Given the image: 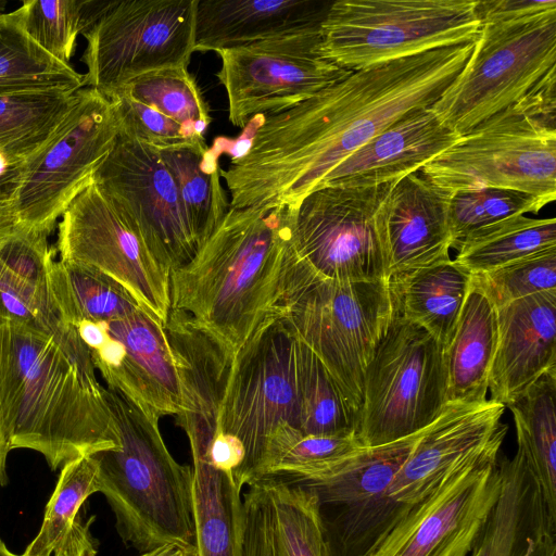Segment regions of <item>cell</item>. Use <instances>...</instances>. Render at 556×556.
<instances>
[{"instance_id":"4dcf8cb0","label":"cell","mask_w":556,"mask_h":556,"mask_svg":"<svg viewBox=\"0 0 556 556\" xmlns=\"http://www.w3.org/2000/svg\"><path fill=\"white\" fill-rule=\"evenodd\" d=\"M556 372L544 374L507 407L518 448L552 515L556 516Z\"/></svg>"},{"instance_id":"7c38bea8","label":"cell","mask_w":556,"mask_h":556,"mask_svg":"<svg viewBox=\"0 0 556 556\" xmlns=\"http://www.w3.org/2000/svg\"><path fill=\"white\" fill-rule=\"evenodd\" d=\"M397 180L377 186H328L289 207L296 254L320 276L341 282L386 277L383 216Z\"/></svg>"},{"instance_id":"bcb514c9","label":"cell","mask_w":556,"mask_h":556,"mask_svg":"<svg viewBox=\"0 0 556 556\" xmlns=\"http://www.w3.org/2000/svg\"><path fill=\"white\" fill-rule=\"evenodd\" d=\"M16 165L0 177V232L10 230L15 226L11 205V192L14 184Z\"/></svg>"},{"instance_id":"d590c367","label":"cell","mask_w":556,"mask_h":556,"mask_svg":"<svg viewBox=\"0 0 556 556\" xmlns=\"http://www.w3.org/2000/svg\"><path fill=\"white\" fill-rule=\"evenodd\" d=\"M262 481L270 498L276 556H327L315 493L276 478Z\"/></svg>"},{"instance_id":"44dd1931","label":"cell","mask_w":556,"mask_h":556,"mask_svg":"<svg viewBox=\"0 0 556 556\" xmlns=\"http://www.w3.org/2000/svg\"><path fill=\"white\" fill-rule=\"evenodd\" d=\"M451 197L419 172L394 184L383 216L388 280L451 258Z\"/></svg>"},{"instance_id":"cb8c5ba5","label":"cell","mask_w":556,"mask_h":556,"mask_svg":"<svg viewBox=\"0 0 556 556\" xmlns=\"http://www.w3.org/2000/svg\"><path fill=\"white\" fill-rule=\"evenodd\" d=\"M501 486L469 556H522L556 546L548 510L519 450L498 460Z\"/></svg>"},{"instance_id":"603a6c76","label":"cell","mask_w":556,"mask_h":556,"mask_svg":"<svg viewBox=\"0 0 556 556\" xmlns=\"http://www.w3.org/2000/svg\"><path fill=\"white\" fill-rule=\"evenodd\" d=\"M100 325L125 349L116 367L100 370L106 387L128 394L159 417L175 416L179 410V381L164 326L142 308Z\"/></svg>"},{"instance_id":"4316f807","label":"cell","mask_w":556,"mask_h":556,"mask_svg":"<svg viewBox=\"0 0 556 556\" xmlns=\"http://www.w3.org/2000/svg\"><path fill=\"white\" fill-rule=\"evenodd\" d=\"M98 463L83 456L66 463L47 503L41 527L20 556H97L90 531L96 518L81 514L86 501L99 492Z\"/></svg>"},{"instance_id":"f35d334b","label":"cell","mask_w":556,"mask_h":556,"mask_svg":"<svg viewBox=\"0 0 556 556\" xmlns=\"http://www.w3.org/2000/svg\"><path fill=\"white\" fill-rule=\"evenodd\" d=\"M113 1L27 0L18 8L31 39L50 55L70 64L78 35H84Z\"/></svg>"},{"instance_id":"f6af8a7d","label":"cell","mask_w":556,"mask_h":556,"mask_svg":"<svg viewBox=\"0 0 556 556\" xmlns=\"http://www.w3.org/2000/svg\"><path fill=\"white\" fill-rule=\"evenodd\" d=\"M517 102L532 119L556 130V67L544 75Z\"/></svg>"},{"instance_id":"ee69618b","label":"cell","mask_w":556,"mask_h":556,"mask_svg":"<svg viewBox=\"0 0 556 556\" xmlns=\"http://www.w3.org/2000/svg\"><path fill=\"white\" fill-rule=\"evenodd\" d=\"M552 11H556L555 0H486L477 1L476 7L480 26L525 20Z\"/></svg>"},{"instance_id":"b9f144b4","label":"cell","mask_w":556,"mask_h":556,"mask_svg":"<svg viewBox=\"0 0 556 556\" xmlns=\"http://www.w3.org/2000/svg\"><path fill=\"white\" fill-rule=\"evenodd\" d=\"M108 99L114 109L119 135L157 150L202 140L193 139L176 122L119 90L112 92Z\"/></svg>"},{"instance_id":"52a82bcc","label":"cell","mask_w":556,"mask_h":556,"mask_svg":"<svg viewBox=\"0 0 556 556\" xmlns=\"http://www.w3.org/2000/svg\"><path fill=\"white\" fill-rule=\"evenodd\" d=\"M556 67V11L481 25L465 66L432 111L463 136L521 99Z\"/></svg>"},{"instance_id":"8992f818","label":"cell","mask_w":556,"mask_h":556,"mask_svg":"<svg viewBox=\"0 0 556 556\" xmlns=\"http://www.w3.org/2000/svg\"><path fill=\"white\" fill-rule=\"evenodd\" d=\"M478 0H338L321 24L319 51L357 71L422 52L473 42Z\"/></svg>"},{"instance_id":"484cf974","label":"cell","mask_w":556,"mask_h":556,"mask_svg":"<svg viewBox=\"0 0 556 556\" xmlns=\"http://www.w3.org/2000/svg\"><path fill=\"white\" fill-rule=\"evenodd\" d=\"M497 332V309L471 276L454 336L444 351L446 404H479L488 400Z\"/></svg>"},{"instance_id":"6da1fadb","label":"cell","mask_w":556,"mask_h":556,"mask_svg":"<svg viewBox=\"0 0 556 556\" xmlns=\"http://www.w3.org/2000/svg\"><path fill=\"white\" fill-rule=\"evenodd\" d=\"M473 42L353 71L257 124L245 153L219 169L230 207L298 204L341 161L415 109L431 106L465 66Z\"/></svg>"},{"instance_id":"7bdbcfd3","label":"cell","mask_w":556,"mask_h":556,"mask_svg":"<svg viewBox=\"0 0 556 556\" xmlns=\"http://www.w3.org/2000/svg\"><path fill=\"white\" fill-rule=\"evenodd\" d=\"M248 486V491L242 494V556H276L270 498L266 485L260 480Z\"/></svg>"},{"instance_id":"e575fe53","label":"cell","mask_w":556,"mask_h":556,"mask_svg":"<svg viewBox=\"0 0 556 556\" xmlns=\"http://www.w3.org/2000/svg\"><path fill=\"white\" fill-rule=\"evenodd\" d=\"M362 446L356 434L309 435L283 426L266 444L256 481L265 478L289 483L311 480Z\"/></svg>"},{"instance_id":"d6986e66","label":"cell","mask_w":556,"mask_h":556,"mask_svg":"<svg viewBox=\"0 0 556 556\" xmlns=\"http://www.w3.org/2000/svg\"><path fill=\"white\" fill-rule=\"evenodd\" d=\"M505 406L488 399L479 404H446L424 429L390 486L391 500L406 514L434 495L452 477L493 451L507 432Z\"/></svg>"},{"instance_id":"3957f363","label":"cell","mask_w":556,"mask_h":556,"mask_svg":"<svg viewBox=\"0 0 556 556\" xmlns=\"http://www.w3.org/2000/svg\"><path fill=\"white\" fill-rule=\"evenodd\" d=\"M290 247L289 207H230L194 256L169 271L170 308L235 356L278 314Z\"/></svg>"},{"instance_id":"ffe728a7","label":"cell","mask_w":556,"mask_h":556,"mask_svg":"<svg viewBox=\"0 0 556 556\" xmlns=\"http://www.w3.org/2000/svg\"><path fill=\"white\" fill-rule=\"evenodd\" d=\"M496 309L497 345L488 392L507 407L544 374L556 372V290Z\"/></svg>"},{"instance_id":"9a60e30c","label":"cell","mask_w":556,"mask_h":556,"mask_svg":"<svg viewBox=\"0 0 556 556\" xmlns=\"http://www.w3.org/2000/svg\"><path fill=\"white\" fill-rule=\"evenodd\" d=\"M320 24L216 52L233 126L287 111L353 72L321 55Z\"/></svg>"},{"instance_id":"5bb4252c","label":"cell","mask_w":556,"mask_h":556,"mask_svg":"<svg viewBox=\"0 0 556 556\" xmlns=\"http://www.w3.org/2000/svg\"><path fill=\"white\" fill-rule=\"evenodd\" d=\"M422 431L362 446L320 476L294 483L317 496L327 556H367L410 515L389 491Z\"/></svg>"},{"instance_id":"60d3db41","label":"cell","mask_w":556,"mask_h":556,"mask_svg":"<svg viewBox=\"0 0 556 556\" xmlns=\"http://www.w3.org/2000/svg\"><path fill=\"white\" fill-rule=\"evenodd\" d=\"M471 276L496 308L532 294L556 290V247Z\"/></svg>"},{"instance_id":"f5cc1de1","label":"cell","mask_w":556,"mask_h":556,"mask_svg":"<svg viewBox=\"0 0 556 556\" xmlns=\"http://www.w3.org/2000/svg\"><path fill=\"white\" fill-rule=\"evenodd\" d=\"M191 556H197V552L194 554H192Z\"/></svg>"},{"instance_id":"2e32d148","label":"cell","mask_w":556,"mask_h":556,"mask_svg":"<svg viewBox=\"0 0 556 556\" xmlns=\"http://www.w3.org/2000/svg\"><path fill=\"white\" fill-rule=\"evenodd\" d=\"M53 248L61 261L93 267L119 282L165 326L170 311L169 271L93 180L62 214Z\"/></svg>"},{"instance_id":"836d02e7","label":"cell","mask_w":556,"mask_h":556,"mask_svg":"<svg viewBox=\"0 0 556 556\" xmlns=\"http://www.w3.org/2000/svg\"><path fill=\"white\" fill-rule=\"evenodd\" d=\"M74 97L62 90L0 94V153L12 165L30 156L59 126Z\"/></svg>"},{"instance_id":"7dc6e473","label":"cell","mask_w":556,"mask_h":556,"mask_svg":"<svg viewBox=\"0 0 556 556\" xmlns=\"http://www.w3.org/2000/svg\"><path fill=\"white\" fill-rule=\"evenodd\" d=\"M76 329L80 339L89 350L99 349L108 340V333L100 324L83 321L77 325Z\"/></svg>"},{"instance_id":"4fadbf2b","label":"cell","mask_w":556,"mask_h":556,"mask_svg":"<svg viewBox=\"0 0 556 556\" xmlns=\"http://www.w3.org/2000/svg\"><path fill=\"white\" fill-rule=\"evenodd\" d=\"M198 0H115L83 35L84 85L109 97L156 70L188 66Z\"/></svg>"},{"instance_id":"277c9868","label":"cell","mask_w":556,"mask_h":556,"mask_svg":"<svg viewBox=\"0 0 556 556\" xmlns=\"http://www.w3.org/2000/svg\"><path fill=\"white\" fill-rule=\"evenodd\" d=\"M105 396L118 444L92 456L122 541L140 554L169 544L195 547L192 468L167 450L156 414L115 388L105 387Z\"/></svg>"},{"instance_id":"ab89813d","label":"cell","mask_w":556,"mask_h":556,"mask_svg":"<svg viewBox=\"0 0 556 556\" xmlns=\"http://www.w3.org/2000/svg\"><path fill=\"white\" fill-rule=\"evenodd\" d=\"M542 198L509 189L485 188L453 193L448 206L452 248L470 233L504 218L538 213Z\"/></svg>"},{"instance_id":"f907efd6","label":"cell","mask_w":556,"mask_h":556,"mask_svg":"<svg viewBox=\"0 0 556 556\" xmlns=\"http://www.w3.org/2000/svg\"><path fill=\"white\" fill-rule=\"evenodd\" d=\"M0 556H20V555H16V554L12 553V552L7 547V545L4 544V542L0 539Z\"/></svg>"},{"instance_id":"1f68e13d","label":"cell","mask_w":556,"mask_h":556,"mask_svg":"<svg viewBox=\"0 0 556 556\" xmlns=\"http://www.w3.org/2000/svg\"><path fill=\"white\" fill-rule=\"evenodd\" d=\"M84 86L83 74L31 39L18 8L0 14V94L39 90L74 93Z\"/></svg>"},{"instance_id":"d6a6232c","label":"cell","mask_w":556,"mask_h":556,"mask_svg":"<svg viewBox=\"0 0 556 556\" xmlns=\"http://www.w3.org/2000/svg\"><path fill=\"white\" fill-rule=\"evenodd\" d=\"M556 247V219L515 215L483 227L463 239L455 262L471 275Z\"/></svg>"},{"instance_id":"5b68a950","label":"cell","mask_w":556,"mask_h":556,"mask_svg":"<svg viewBox=\"0 0 556 556\" xmlns=\"http://www.w3.org/2000/svg\"><path fill=\"white\" fill-rule=\"evenodd\" d=\"M278 313L324 364L358 422L365 371L394 313L389 280L325 278L291 241Z\"/></svg>"},{"instance_id":"816d5d0a","label":"cell","mask_w":556,"mask_h":556,"mask_svg":"<svg viewBox=\"0 0 556 556\" xmlns=\"http://www.w3.org/2000/svg\"><path fill=\"white\" fill-rule=\"evenodd\" d=\"M7 1L0 0V14L5 12Z\"/></svg>"},{"instance_id":"83f0119b","label":"cell","mask_w":556,"mask_h":556,"mask_svg":"<svg viewBox=\"0 0 556 556\" xmlns=\"http://www.w3.org/2000/svg\"><path fill=\"white\" fill-rule=\"evenodd\" d=\"M389 283L399 313L425 329L445 351L469 291L471 274L450 258L401 275Z\"/></svg>"},{"instance_id":"681fc988","label":"cell","mask_w":556,"mask_h":556,"mask_svg":"<svg viewBox=\"0 0 556 556\" xmlns=\"http://www.w3.org/2000/svg\"><path fill=\"white\" fill-rule=\"evenodd\" d=\"M195 552V547H185L181 545L169 544L147 553H142L139 556H191Z\"/></svg>"},{"instance_id":"f546056e","label":"cell","mask_w":556,"mask_h":556,"mask_svg":"<svg viewBox=\"0 0 556 556\" xmlns=\"http://www.w3.org/2000/svg\"><path fill=\"white\" fill-rule=\"evenodd\" d=\"M49 287L60 317L75 328L83 321L117 320L141 308L124 286L90 266L53 258Z\"/></svg>"},{"instance_id":"c3c4849f","label":"cell","mask_w":556,"mask_h":556,"mask_svg":"<svg viewBox=\"0 0 556 556\" xmlns=\"http://www.w3.org/2000/svg\"><path fill=\"white\" fill-rule=\"evenodd\" d=\"M10 451L9 439L0 413V488L5 485L8 482L7 457Z\"/></svg>"},{"instance_id":"e0dca14e","label":"cell","mask_w":556,"mask_h":556,"mask_svg":"<svg viewBox=\"0 0 556 556\" xmlns=\"http://www.w3.org/2000/svg\"><path fill=\"white\" fill-rule=\"evenodd\" d=\"M93 181L135 225L168 271L198 251L174 178L156 148L124 135L93 175Z\"/></svg>"},{"instance_id":"f1b7e54d","label":"cell","mask_w":556,"mask_h":556,"mask_svg":"<svg viewBox=\"0 0 556 556\" xmlns=\"http://www.w3.org/2000/svg\"><path fill=\"white\" fill-rule=\"evenodd\" d=\"M159 152L174 178L186 222L199 249L230 210L220 182L218 153L206 146L205 139Z\"/></svg>"},{"instance_id":"7402d4cb","label":"cell","mask_w":556,"mask_h":556,"mask_svg":"<svg viewBox=\"0 0 556 556\" xmlns=\"http://www.w3.org/2000/svg\"><path fill=\"white\" fill-rule=\"evenodd\" d=\"M460 137L440 122L431 106L412 110L334 166L318 188L399 180L419 172Z\"/></svg>"},{"instance_id":"74e56055","label":"cell","mask_w":556,"mask_h":556,"mask_svg":"<svg viewBox=\"0 0 556 556\" xmlns=\"http://www.w3.org/2000/svg\"><path fill=\"white\" fill-rule=\"evenodd\" d=\"M296 354L300 431L309 435L356 434L357 419L324 364L299 339Z\"/></svg>"},{"instance_id":"ac0fdd59","label":"cell","mask_w":556,"mask_h":556,"mask_svg":"<svg viewBox=\"0 0 556 556\" xmlns=\"http://www.w3.org/2000/svg\"><path fill=\"white\" fill-rule=\"evenodd\" d=\"M498 453L452 477L367 556H469L498 495Z\"/></svg>"},{"instance_id":"8d00e7d4","label":"cell","mask_w":556,"mask_h":556,"mask_svg":"<svg viewBox=\"0 0 556 556\" xmlns=\"http://www.w3.org/2000/svg\"><path fill=\"white\" fill-rule=\"evenodd\" d=\"M116 90L176 122L193 139H203L212 121L207 102L188 66L149 72Z\"/></svg>"},{"instance_id":"9c48e42d","label":"cell","mask_w":556,"mask_h":556,"mask_svg":"<svg viewBox=\"0 0 556 556\" xmlns=\"http://www.w3.org/2000/svg\"><path fill=\"white\" fill-rule=\"evenodd\" d=\"M444 350L394 305L388 329L367 365L356 435L377 446L415 434L446 405Z\"/></svg>"},{"instance_id":"7a4b0ae2","label":"cell","mask_w":556,"mask_h":556,"mask_svg":"<svg viewBox=\"0 0 556 556\" xmlns=\"http://www.w3.org/2000/svg\"><path fill=\"white\" fill-rule=\"evenodd\" d=\"M0 413L10 448L38 452L53 471L118 444L105 387L73 326L51 331L0 314Z\"/></svg>"},{"instance_id":"d4e9b609","label":"cell","mask_w":556,"mask_h":556,"mask_svg":"<svg viewBox=\"0 0 556 556\" xmlns=\"http://www.w3.org/2000/svg\"><path fill=\"white\" fill-rule=\"evenodd\" d=\"M330 4L317 0H198L194 52H217L320 24Z\"/></svg>"},{"instance_id":"30bf717a","label":"cell","mask_w":556,"mask_h":556,"mask_svg":"<svg viewBox=\"0 0 556 556\" xmlns=\"http://www.w3.org/2000/svg\"><path fill=\"white\" fill-rule=\"evenodd\" d=\"M296 343L278 313L262 324L232 358L219 433L233 437L243 447V462L233 475L240 488L257 480L271 434L283 426L300 427Z\"/></svg>"},{"instance_id":"ba28073f","label":"cell","mask_w":556,"mask_h":556,"mask_svg":"<svg viewBox=\"0 0 556 556\" xmlns=\"http://www.w3.org/2000/svg\"><path fill=\"white\" fill-rule=\"evenodd\" d=\"M119 126L110 100L80 88L59 126L15 168L11 205L18 227L49 236L114 148Z\"/></svg>"},{"instance_id":"8fae6325","label":"cell","mask_w":556,"mask_h":556,"mask_svg":"<svg viewBox=\"0 0 556 556\" xmlns=\"http://www.w3.org/2000/svg\"><path fill=\"white\" fill-rule=\"evenodd\" d=\"M419 173L451 194L497 188L549 203L556 199V130L516 102L463 135Z\"/></svg>"}]
</instances>
